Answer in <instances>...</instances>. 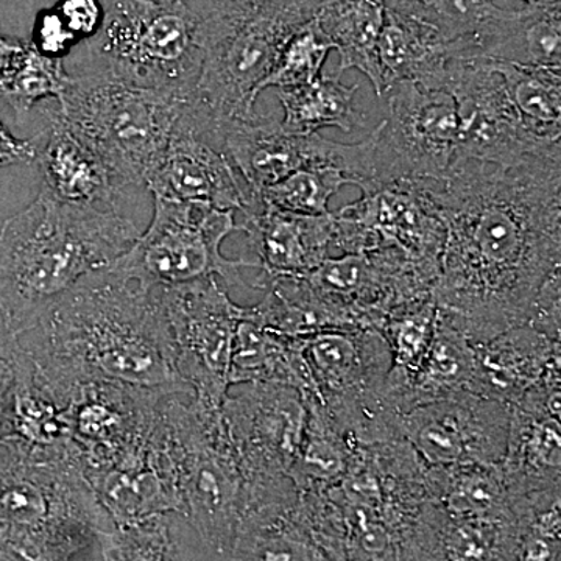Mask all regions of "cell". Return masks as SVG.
I'll use <instances>...</instances> for the list:
<instances>
[{
    "instance_id": "cell-42",
    "label": "cell",
    "mask_w": 561,
    "mask_h": 561,
    "mask_svg": "<svg viewBox=\"0 0 561 561\" xmlns=\"http://www.w3.org/2000/svg\"><path fill=\"white\" fill-rule=\"evenodd\" d=\"M54 9L79 43L98 36L105 20L103 0H58Z\"/></svg>"
},
{
    "instance_id": "cell-13",
    "label": "cell",
    "mask_w": 561,
    "mask_h": 561,
    "mask_svg": "<svg viewBox=\"0 0 561 561\" xmlns=\"http://www.w3.org/2000/svg\"><path fill=\"white\" fill-rule=\"evenodd\" d=\"M217 135L228 161L256 198L264 187L300 169L328 165L345 173L357 187L373 179V131L360 142L339 144L319 135H294L280 122L254 114L225 122Z\"/></svg>"
},
{
    "instance_id": "cell-7",
    "label": "cell",
    "mask_w": 561,
    "mask_h": 561,
    "mask_svg": "<svg viewBox=\"0 0 561 561\" xmlns=\"http://www.w3.org/2000/svg\"><path fill=\"white\" fill-rule=\"evenodd\" d=\"M181 394L162 398V420L168 435L183 518L216 559L225 561L236 531L249 512L250 485L225 434L220 411L202 409Z\"/></svg>"
},
{
    "instance_id": "cell-34",
    "label": "cell",
    "mask_w": 561,
    "mask_h": 561,
    "mask_svg": "<svg viewBox=\"0 0 561 561\" xmlns=\"http://www.w3.org/2000/svg\"><path fill=\"white\" fill-rule=\"evenodd\" d=\"M491 62L527 131L546 142H561V69Z\"/></svg>"
},
{
    "instance_id": "cell-27",
    "label": "cell",
    "mask_w": 561,
    "mask_h": 561,
    "mask_svg": "<svg viewBox=\"0 0 561 561\" xmlns=\"http://www.w3.org/2000/svg\"><path fill=\"white\" fill-rule=\"evenodd\" d=\"M453 54V41L446 39L440 32L386 9L379 41L383 95L400 83L440 90Z\"/></svg>"
},
{
    "instance_id": "cell-18",
    "label": "cell",
    "mask_w": 561,
    "mask_h": 561,
    "mask_svg": "<svg viewBox=\"0 0 561 561\" xmlns=\"http://www.w3.org/2000/svg\"><path fill=\"white\" fill-rule=\"evenodd\" d=\"M161 404L147 437L106 467L87 474L95 497L116 527L160 515L183 518V500L169 451Z\"/></svg>"
},
{
    "instance_id": "cell-5",
    "label": "cell",
    "mask_w": 561,
    "mask_h": 561,
    "mask_svg": "<svg viewBox=\"0 0 561 561\" xmlns=\"http://www.w3.org/2000/svg\"><path fill=\"white\" fill-rule=\"evenodd\" d=\"M321 0H217L201 14L203 61L191 103L219 130L254 116L260 87Z\"/></svg>"
},
{
    "instance_id": "cell-39",
    "label": "cell",
    "mask_w": 561,
    "mask_h": 561,
    "mask_svg": "<svg viewBox=\"0 0 561 561\" xmlns=\"http://www.w3.org/2000/svg\"><path fill=\"white\" fill-rule=\"evenodd\" d=\"M331 50V43L317 21L308 22L280 50L278 60L261 83L260 94L267 88L283 91L312 83L321 76Z\"/></svg>"
},
{
    "instance_id": "cell-44",
    "label": "cell",
    "mask_w": 561,
    "mask_h": 561,
    "mask_svg": "<svg viewBox=\"0 0 561 561\" xmlns=\"http://www.w3.org/2000/svg\"><path fill=\"white\" fill-rule=\"evenodd\" d=\"M14 339L16 337L10 334L0 339V442L3 440V432H5L7 405H9L11 382H13Z\"/></svg>"
},
{
    "instance_id": "cell-12",
    "label": "cell",
    "mask_w": 561,
    "mask_h": 561,
    "mask_svg": "<svg viewBox=\"0 0 561 561\" xmlns=\"http://www.w3.org/2000/svg\"><path fill=\"white\" fill-rule=\"evenodd\" d=\"M228 390L221 423L251 500L291 485L290 470L305 437L308 409L301 393L279 383H241Z\"/></svg>"
},
{
    "instance_id": "cell-35",
    "label": "cell",
    "mask_w": 561,
    "mask_h": 561,
    "mask_svg": "<svg viewBox=\"0 0 561 561\" xmlns=\"http://www.w3.org/2000/svg\"><path fill=\"white\" fill-rule=\"evenodd\" d=\"M561 486L512 500L518 523V561H560Z\"/></svg>"
},
{
    "instance_id": "cell-2",
    "label": "cell",
    "mask_w": 561,
    "mask_h": 561,
    "mask_svg": "<svg viewBox=\"0 0 561 561\" xmlns=\"http://www.w3.org/2000/svg\"><path fill=\"white\" fill-rule=\"evenodd\" d=\"M33 331L39 341L25 348L55 381L110 379L192 397L173 367L157 290L106 268L66 291Z\"/></svg>"
},
{
    "instance_id": "cell-30",
    "label": "cell",
    "mask_w": 561,
    "mask_h": 561,
    "mask_svg": "<svg viewBox=\"0 0 561 561\" xmlns=\"http://www.w3.org/2000/svg\"><path fill=\"white\" fill-rule=\"evenodd\" d=\"M472 376L474 348L471 342L437 308L434 337L419 370L402 393L401 413L423 402L470 391Z\"/></svg>"
},
{
    "instance_id": "cell-6",
    "label": "cell",
    "mask_w": 561,
    "mask_h": 561,
    "mask_svg": "<svg viewBox=\"0 0 561 561\" xmlns=\"http://www.w3.org/2000/svg\"><path fill=\"white\" fill-rule=\"evenodd\" d=\"M190 99L125 83L94 69L72 77L57 110L99 151L121 187L140 186L161 160Z\"/></svg>"
},
{
    "instance_id": "cell-15",
    "label": "cell",
    "mask_w": 561,
    "mask_h": 561,
    "mask_svg": "<svg viewBox=\"0 0 561 561\" xmlns=\"http://www.w3.org/2000/svg\"><path fill=\"white\" fill-rule=\"evenodd\" d=\"M144 186L164 201L205 203L236 213L261 203L228 161L209 121L191 101L181 111L168 147Z\"/></svg>"
},
{
    "instance_id": "cell-29",
    "label": "cell",
    "mask_w": 561,
    "mask_h": 561,
    "mask_svg": "<svg viewBox=\"0 0 561 561\" xmlns=\"http://www.w3.org/2000/svg\"><path fill=\"white\" fill-rule=\"evenodd\" d=\"M386 20L382 0H324L316 21L341 55L335 72L357 69L370 80L378 98H383L379 69V41Z\"/></svg>"
},
{
    "instance_id": "cell-33",
    "label": "cell",
    "mask_w": 561,
    "mask_h": 561,
    "mask_svg": "<svg viewBox=\"0 0 561 561\" xmlns=\"http://www.w3.org/2000/svg\"><path fill=\"white\" fill-rule=\"evenodd\" d=\"M359 87H346L341 73L320 76L312 83L279 91L284 117L280 127L294 135H317L321 128L351 133L367 127V114L357 106Z\"/></svg>"
},
{
    "instance_id": "cell-37",
    "label": "cell",
    "mask_w": 561,
    "mask_h": 561,
    "mask_svg": "<svg viewBox=\"0 0 561 561\" xmlns=\"http://www.w3.org/2000/svg\"><path fill=\"white\" fill-rule=\"evenodd\" d=\"M345 184H350L348 176L337 169L328 165L300 169L264 187L257 201L287 213L327 216L331 213L328 203Z\"/></svg>"
},
{
    "instance_id": "cell-32",
    "label": "cell",
    "mask_w": 561,
    "mask_h": 561,
    "mask_svg": "<svg viewBox=\"0 0 561 561\" xmlns=\"http://www.w3.org/2000/svg\"><path fill=\"white\" fill-rule=\"evenodd\" d=\"M426 485L430 500L451 516L485 518L512 512L501 465L426 467Z\"/></svg>"
},
{
    "instance_id": "cell-43",
    "label": "cell",
    "mask_w": 561,
    "mask_h": 561,
    "mask_svg": "<svg viewBox=\"0 0 561 561\" xmlns=\"http://www.w3.org/2000/svg\"><path fill=\"white\" fill-rule=\"evenodd\" d=\"M36 157H38V147L33 140L16 138L0 122V168L31 164L36 161Z\"/></svg>"
},
{
    "instance_id": "cell-25",
    "label": "cell",
    "mask_w": 561,
    "mask_h": 561,
    "mask_svg": "<svg viewBox=\"0 0 561 561\" xmlns=\"http://www.w3.org/2000/svg\"><path fill=\"white\" fill-rule=\"evenodd\" d=\"M225 561H337L302 511L298 490L245 513Z\"/></svg>"
},
{
    "instance_id": "cell-40",
    "label": "cell",
    "mask_w": 561,
    "mask_h": 561,
    "mask_svg": "<svg viewBox=\"0 0 561 561\" xmlns=\"http://www.w3.org/2000/svg\"><path fill=\"white\" fill-rule=\"evenodd\" d=\"M383 7L431 25L448 41L468 38L494 9L486 0H382Z\"/></svg>"
},
{
    "instance_id": "cell-9",
    "label": "cell",
    "mask_w": 561,
    "mask_h": 561,
    "mask_svg": "<svg viewBox=\"0 0 561 561\" xmlns=\"http://www.w3.org/2000/svg\"><path fill=\"white\" fill-rule=\"evenodd\" d=\"M234 231L236 210L153 197L149 228L106 271L149 290L203 278L247 286L242 268H257L256 262L228 260L220 250Z\"/></svg>"
},
{
    "instance_id": "cell-31",
    "label": "cell",
    "mask_w": 561,
    "mask_h": 561,
    "mask_svg": "<svg viewBox=\"0 0 561 561\" xmlns=\"http://www.w3.org/2000/svg\"><path fill=\"white\" fill-rule=\"evenodd\" d=\"M305 402L308 420L290 479L298 491H323L345 478L359 443L319 400Z\"/></svg>"
},
{
    "instance_id": "cell-20",
    "label": "cell",
    "mask_w": 561,
    "mask_h": 561,
    "mask_svg": "<svg viewBox=\"0 0 561 561\" xmlns=\"http://www.w3.org/2000/svg\"><path fill=\"white\" fill-rule=\"evenodd\" d=\"M474 376L470 391L513 405L560 370L561 339L519 324L489 341L471 343Z\"/></svg>"
},
{
    "instance_id": "cell-14",
    "label": "cell",
    "mask_w": 561,
    "mask_h": 561,
    "mask_svg": "<svg viewBox=\"0 0 561 561\" xmlns=\"http://www.w3.org/2000/svg\"><path fill=\"white\" fill-rule=\"evenodd\" d=\"M508 427L511 405L465 390L402 413L400 437L427 468L501 465Z\"/></svg>"
},
{
    "instance_id": "cell-11",
    "label": "cell",
    "mask_w": 561,
    "mask_h": 561,
    "mask_svg": "<svg viewBox=\"0 0 561 561\" xmlns=\"http://www.w3.org/2000/svg\"><path fill=\"white\" fill-rule=\"evenodd\" d=\"M383 98L389 116L373 130V180L367 184L445 179L463 150V121L456 99L416 83L394 84Z\"/></svg>"
},
{
    "instance_id": "cell-49",
    "label": "cell",
    "mask_w": 561,
    "mask_h": 561,
    "mask_svg": "<svg viewBox=\"0 0 561 561\" xmlns=\"http://www.w3.org/2000/svg\"><path fill=\"white\" fill-rule=\"evenodd\" d=\"M324 0H321V5H323Z\"/></svg>"
},
{
    "instance_id": "cell-10",
    "label": "cell",
    "mask_w": 561,
    "mask_h": 561,
    "mask_svg": "<svg viewBox=\"0 0 561 561\" xmlns=\"http://www.w3.org/2000/svg\"><path fill=\"white\" fill-rule=\"evenodd\" d=\"M154 290L176 375L202 409L220 411L231 389L232 345L247 308L236 305L217 278Z\"/></svg>"
},
{
    "instance_id": "cell-17",
    "label": "cell",
    "mask_w": 561,
    "mask_h": 561,
    "mask_svg": "<svg viewBox=\"0 0 561 561\" xmlns=\"http://www.w3.org/2000/svg\"><path fill=\"white\" fill-rule=\"evenodd\" d=\"M335 214L364 234L371 251L390 247L401 250L438 278L446 224L426 187L412 183L367 184L360 187L359 201Z\"/></svg>"
},
{
    "instance_id": "cell-26",
    "label": "cell",
    "mask_w": 561,
    "mask_h": 561,
    "mask_svg": "<svg viewBox=\"0 0 561 561\" xmlns=\"http://www.w3.org/2000/svg\"><path fill=\"white\" fill-rule=\"evenodd\" d=\"M254 289L264 300L247 308V317L262 327L306 337L323 331L364 330L356 317L317 289L305 275L257 276Z\"/></svg>"
},
{
    "instance_id": "cell-3",
    "label": "cell",
    "mask_w": 561,
    "mask_h": 561,
    "mask_svg": "<svg viewBox=\"0 0 561 561\" xmlns=\"http://www.w3.org/2000/svg\"><path fill=\"white\" fill-rule=\"evenodd\" d=\"M139 234L114 209L70 205L41 187L38 197L0 228V317L7 334L36 330L58 298L108 268Z\"/></svg>"
},
{
    "instance_id": "cell-45",
    "label": "cell",
    "mask_w": 561,
    "mask_h": 561,
    "mask_svg": "<svg viewBox=\"0 0 561 561\" xmlns=\"http://www.w3.org/2000/svg\"><path fill=\"white\" fill-rule=\"evenodd\" d=\"M28 41L13 38L0 33V84L16 69L27 51Z\"/></svg>"
},
{
    "instance_id": "cell-46",
    "label": "cell",
    "mask_w": 561,
    "mask_h": 561,
    "mask_svg": "<svg viewBox=\"0 0 561 561\" xmlns=\"http://www.w3.org/2000/svg\"><path fill=\"white\" fill-rule=\"evenodd\" d=\"M0 561H39L9 548H0Z\"/></svg>"
},
{
    "instance_id": "cell-8",
    "label": "cell",
    "mask_w": 561,
    "mask_h": 561,
    "mask_svg": "<svg viewBox=\"0 0 561 561\" xmlns=\"http://www.w3.org/2000/svg\"><path fill=\"white\" fill-rule=\"evenodd\" d=\"M98 70L147 90L191 98L201 76V13L184 2L106 0Z\"/></svg>"
},
{
    "instance_id": "cell-4",
    "label": "cell",
    "mask_w": 561,
    "mask_h": 561,
    "mask_svg": "<svg viewBox=\"0 0 561 561\" xmlns=\"http://www.w3.org/2000/svg\"><path fill=\"white\" fill-rule=\"evenodd\" d=\"M114 523L95 497L80 457L38 459L0 442V548L39 561L101 552Z\"/></svg>"
},
{
    "instance_id": "cell-24",
    "label": "cell",
    "mask_w": 561,
    "mask_h": 561,
    "mask_svg": "<svg viewBox=\"0 0 561 561\" xmlns=\"http://www.w3.org/2000/svg\"><path fill=\"white\" fill-rule=\"evenodd\" d=\"M49 128L38 151L43 190L70 205L113 209L122 190L101 154L62 119L57 106H44Z\"/></svg>"
},
{
    "instance_id": "cell-22",
    "label": "cell",
    "mask_w": 561,
    "mask_h": 561,
    "mask_svg": "<svg viewBox=\"0 0 561 561\" xmlns=\"http://www.w3.org/2000/svg\"><path fill=\"white\" fill-rule=\"evenodd\" d=\"M38 459L80 457L70 438L65 411L21 339H14L13 382L7 405L3 440Z\"/></svg>"
},
{
    "instance_id": "cell-48",
    "label": "cell",
    "mask_w": 561,
    "mask_h": 561,
    "mask_svg": "<svg viewBox=\"0 0 561 561\" xmlns=\"http://www.w3.org/2000/svg\"><path fill=\"white\" fill-rule=\"evenodd\" d=\"M153 2L171 3V2H184V0H153Z\"/></svg>"
},
{
    "instance_id": "cell-38",
    "label": "cell",
    "mask_w": 561,
    "mask_h": 561,
    "mask_svg": "<svg viewBox=\"0 0 561 561\" xmlns=\"http://www.w3.org/2000/svg\"><path fill=\"white\" fill-rule=\"evenodd\" d=\"M102 561H184L171 515L117 526L101 537Z\"/></svg>"
},
{
    "instance_id": "cell-16",
    "label": "cell",
    "mask_w": 561,
    "mask_h": 561,
    "mask_svg": "<svg viewBox=\"0 0 561 561\" xmlns=\"http://www.w3.org/2000/svg\"><path fill=\"white\" fill-rule=\"evenodd\" d=\"M164 394L169 393L110 379H81L77 383L65 416L84 476L106 467L149 434Z\"/></svg>"
},
{
    "instance_id": "cell-28",
    "label": "cell",
    "mask_w": 561,
    "mask_h": 561,
    "mask_svg": "<svg viewBox=\"0 0 561 561\" xmlns=\"http://www.w3.org/2000/svg\"><path fill=\"white\" fill-rule=\"evenodd\" d=\"M241 383H279L300 391L305 400H319L301 337L278 334L247 316L236 332L230 365V387Z\"/></svg>"
},
{
    "instance_id": "cell-1",
    "label": "cell",
    "mask_w": 561,
    "mask_h": 561,
    "mask_svg": "<svg viewBox=\"0 0 561 561\" xmlns=\"http://www.w3.org/2000/svg\"><path fill=\"white\" fill-rule=\"evenodd\" d=\"M446 224L438 311L471 343L526 324L561 273V154L515 165L461 161L427 184Z\"/></svg>"
},
{
    "instance_id": "cell-21",
    "label": "cell",
    "mask_w": 561,
    "mask_h": 561,
    "mask_svg": "<svg viewBox=\"0 0 561 561\" xmlns=\"http://www.w3.org/2000/svg\"><path fill=\"white\" fill-rule=\"evenodd\" d=\"M242 214L238 231L245 232L261 276L306 275L323 264L334 249L332 213L305 216L260 203Z\"/></svg>"
},
{
    "instance_id": "cell-23",
    "label": "cell",
    "mask_w": 561,
    "mask_h": 561,
    "mask_svg": "<svg viewBox=\"0 0 561 561\" xmlns=\"http://www.w3.org/2000/svg\"><path fill=\"white\" fill-rule=\"evenodd\" d=\"M463 57L561 69V0L502 10L494 5L478 31L457 39Z\"/></svg>"
},
{
    "instance_id": "cell-41",
    "label": "cell",
    "mask_w": 561,
    "mask_h": 561,
    "mask_svg": "<svg viewBox=\"0 0 561 561\" xmlns=\"http://www.w3.org/2000/svg\"><path fill=\"white\" fill-rule=\"evenodd\" d=\"M33 49L44 57L62 60L79 41L66 27L65 21L55 9L41 10L33 24L32 38L28 41Z\"/></svg>"
},
{
    "instance_id": "cell-36",
    "label": "cell",
    "mask_w": 561,
    "mask_h": 561,
    "mask_svg": "<svg viewBox=\"0 0 561 561\" xmlns=\"http://www.w3.org/2000/svg\"><path fill=\"white\" fill-rule=\"evenodd\" d=\"M72 76L62 60L44 57L31 43L16 69L0 84V98L16 113H28L41 102H60L68 92Z\"/></svg>"
},
{
    "instance_id": "cell-19",
    "label": "cell",
    "mask_w": 561,
    "mask_h": 561,
    "mask_svg": "<svg viewBox=\"0 0 561 561\" xmlns=\"http://www.w3.org/2000/svg\"><path fill=\"white\" fill-rule=\"evenodd\" d=\"M560 370L511 405L507 448L502 459L511 500L561 486Z\"/></svg>"
},
{
    "instance_id": "cell-47",
    "label": "cell",
    "mask_w": 561,
    "mask_h": 561,
    "mask_svg": "<svg viewBox=\"0 0 561 561\" xmlns=\"http://www.w3.org/2000/svg\"><path fill=\"white\" fill-rule=\"evenodd\" d=\"M486 2H493V0H486ZM526 5H542V3L560 2V0H523Z\"/></svg>"
}]
</instances>
